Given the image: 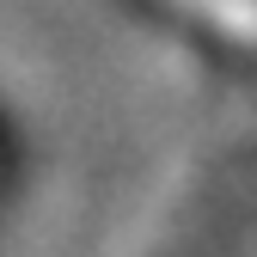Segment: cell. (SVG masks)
Returning a JSON list of instances; mask_svg holds the SVG:
<instances>
[{"label":"cell","mask_w":257,"mask_h":257,"mask_svg":"<svg viewBox=\"0 0 257 257\" xmlns=\"http://www.w3.org/2000/svg\"><path fill=\"white\" fill-rule=\"evenodd\" d=\"M172 7H184L202 25H214L233 43H257V0H172Z\"/></svg>","instance_id":"obj_1"}]
</instances>
